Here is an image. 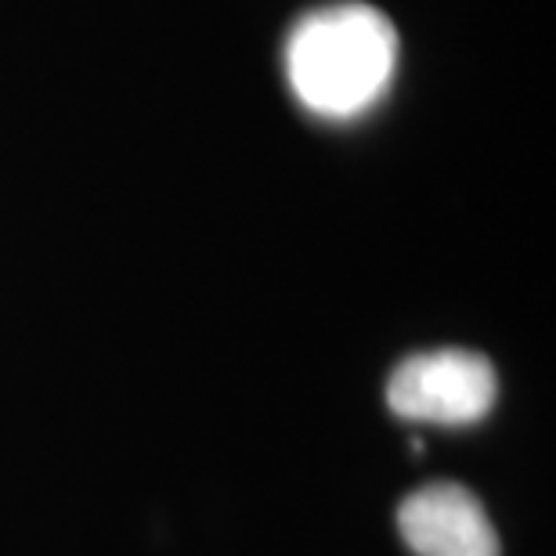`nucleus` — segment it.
Returning <instances> with one entry per match:
<instances>
[{"label": "nucleus", "mask_w": 556, "mask_h": 556, "mask_svg": "<svg viewBox=\"0 0 556 556\" xmlns=\"http://www.w3.org/2000/svg\"><path fill=\"white\" fill-rule=\"evenodd\" d=\"M397 70V29L369 4H329L304 15L286 40V76L300 105L351 119L380 102Z\"/></svg>", "instance_id": "obj_1"}, {"label": "nucleus", "mask_w": 556, "mask_h": 556, "mask_svg": "<svg viewBox=\"0 0 556 556\" xmlns=\"http://www.w3.org/2000/svg\"><path fill=\"white\" fill-rule=\"evenodd\" d=\"M495 369L484 354L444 348L413 354L387 383V405L408 422L433 427H470L495 405Z\"/></svg>", "instance_id": "obj_2"}, {"label": "nucleus", "mask_w": 556, "mask_h": 556, "mask_svg": "<svg viewBox=\"0 0 556 556\" xmlns=\"http://www.w3.org/2000/svg\"><path fill=\"white\" fill-rule=\"evenodd\" d=\"M397 531L416 556H498L484 506L459 484H427L397 509Z\"/></svg>", "instance_id": "obj_3"}]
</instances>
